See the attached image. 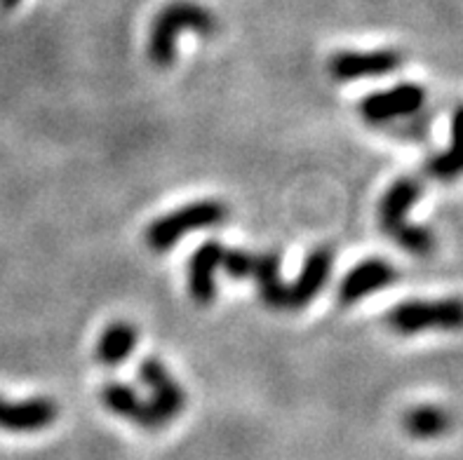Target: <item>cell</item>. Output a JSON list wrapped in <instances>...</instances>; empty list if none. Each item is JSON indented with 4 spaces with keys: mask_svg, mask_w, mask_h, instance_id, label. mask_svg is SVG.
Returning <instances> with one entry per match:
<instances>
[{
    "mask_svg": "<svg viewBox=\"0 0 463 460\" xmlns=\"http://www.w3.org/2000/svg\"><path fill=\"white\" fill-rule=\"evenodd\" d=\"M254 261H257V254H252V251L223 249L222 270L233 280H245V277H252Z\"/></svg>",
    "mask_w": 463,
    "mask_h": 460,
    "instance_id": "obj_17",
    "label": "cell"
},
{
    "mask_svg": "<svg viewBox=\"0 0 463 460\" xmlns=\"http://www.w3.org/2000/svg\"><path fill=\"white\" fill-rule=\"evenodd\" d=\"M405 430L411 437L417 439H433L445 435L449 427V416L445 408L433 407V404H423V407L410 408L405 414Z\"/></svg>",
    "mask_w": 463,
    "mask_h": 460,
    "instance_id": "obj_16",
    "label": "cell"
},
{
    "mask_svg": "<svg viewBox=\"0 0 463 460\" xmlns=\"http://www.w3.org/2000/svg\"><path fill=\"white\" fill-rule=\"evenodd\" d=\"M252 277L257 280L259 298L264 301V305L273 310L288 308V285L280 277V254L278 251L257 254Z\"/></svg>",
    "mask_w": 463,
    "mask_h": 460,
    "instance_id": "obj_15",
    "label": "cell"
},
{
    "mask_svg": "<svg viewBox=\"0 0 463 460\" xmlns=\"http://www.w3.org/2000/svg\"><path fill=\"white\" fill-rule=\"evenodd\" d=\"M402 54L395 50H367V52H358V50H344L336 52L329 59V76L339 82H353L364 80V78H379L388 76L402 66Z\"/></svg>",
    "mask_w": 463,
    "mask_h": 460,
    "instance_id": "obj_6",
    "label": "cell"
},
{
    "mask_svg": "<svg viewBox=\"0 0 463 460\" xmlns=\"http://www.w3.org/2000/svg\"><path fill=\"white\" fill-rule=\"evenodd\" d=\"M421 198V181L417 176H400L383 192L379 202V223L391 239H395L407 254L429 257L435 249V235L426 226L407 221V214Z\"/></svg>",
    "mask_w": 463,
    "mask_h": 460,
    "instance_id": "obj_2",
    "label": "cell"
},
{
    "mask_svg": "<svg viewBox=\"0 0 463 460\" xmlns=\"http://www.w3.org/2000/svg\"><path fill=\"white\" fill-rule=\"evenodd\" d=\"M191 31L210 38L219 31V17L198 0H172L156 14L148 31L146 54L156 69H170L176 61L179 33Z\"/></svg>",
    "mask_w": 463,
    "mask_h": 460,
    "instance_id": "obj_1",
    "label": "cell"
},
{
    "mask_svg": "<svg viewBox=\"0 0 463 460\" xmlns=\"http://www.w3.org/2000/svg\"><path fill=\"white\" fill-rule=\"evenodd\" d=\"M101 402L118 418L129 420V423H135L144 430H160V427L167 426V420L160 416L158 408L146 402L144 397H139L135 388L118 383V380H109L101 388Z\"/></svg>",
    "mask_w": 463,
    "mask_h": 460,
    "instance_id": "obj_8",
    "label": "cell"
},
{
    "mask_svg": "<svg viewBox=\"0 0 463 460\" xmlns=\"http://www.w3.org/2000/svg\"><path fill=\"white\" fill-rule=\"evenodd\" d=\"M137 341H139V329H137L132 322H111L99 336V341H97L94 357H97V361H99L101 367L116 369L135 352Z\"/></svg>",
    "mask_w": 463,
    "mask_h": 460,
    "instance_id": "obj_14",
    "label": "cell"
},
{
    "mask_svg": "<svg viewBox=\"0 0 463 460\" xmlns=\"http://www.w3.org/2000/svg\"><path fill=\"white\" fill-rule=\"evenodd\" d=\"M139 379L151 390V404L160 411L167 423L175 420L186 408V392L175 380L158 357H146L139 364Z\"/></svg>",
    "mask_w": 463,
    "mask_h": 460,
    "instance_id": "obj_10",
    "label": "cell"
},
{
    "mask_svg": "<svg viewBox=\"0 0 463 460\" xmlns=\"http://www.w3.org/2000/svg\"><path fill=\"white\" fill-rule=\"evenodd\" d=\"M400 277L395 266L386 258H367V261L358 263L355 268L348 270V275L339 285V304L353 305L363 301L364 296H370L374 292H382L386 286L393 285Z\"/></svg>",
    "mask_w": 463,
    "mask_h": 460,
    "instance_id": "obj_7",
    "label": "cell"
},
{
    "mask_svg": "<svg viewBox=\"0 0 463 460\" xmlns=\"http://www.w3.org/2000/svg\"><path fill=\"white\" fill-rule=\"evenodd\" d=\"M59 407L50 397H31L24 402H10L0 397V430L5 432H41L54 426Z\"/></svg>",
    "mask_w": 463,
    "mask_h": 460,
    "instance_id": "obj_11",
    "label": "cell"
},
{
    "mask_svg": "<svg viewBox=\"0 0 463 460\" xmlns=\"http://www.w3.org/2000/svg\"><path fill=\"white\" fill-rule=\"evenodd\" d=\"M426 104V89L417 82H400L391 89H382V92L367 94L360 101L358 111L363 116L364 123L370 125H388L393 120H402V117H411L419 113Z\"/></svg>",
    "mask_w": 463,
    "mask_h": 460,
    "instance_id": "obj_5",
    "label": "cell"
},
{
    "mask_svg": "<svg viewBox=\"0 0 463 460\" xmlns=\"http://www.w3.org/2000/svg\"><path fill=\"white\" fill-rule=\"evenodd\" d=\"M231 216L229 207L219 200H198V202L184 204L176 211L160 216L146 228V247L156 254H165L188 233H198L205 228L222 226Z\"/></svg>",
    "mask_w": 463,
    "mask_h": 460,
    "instance_id": "obj_3",
    "label": "cell"
},
{
    "mask_svg": "<svg viewBox=\"0 0 463 460\" xmlns=\"http://www.w3.org/2000/svg\"><path fill=\"white\" fill-rule=\"evenodd\" d=\"M423 174L433 181H457L463 176V104H458L452 113V136L449 146L433 155L423 164Z\"/></svg>",
    "mask_w": 463,
    "mask_h": 460,
    "instance_id": "obj_13",
    "label": "cell"
},
{
    "mask_svg": "<svg viewBox=\"0 0 463 460\" xmlns=\"http://www.w3.org/2000/svg\"><path fill=\"white\" fill-rule=\"evenodd\" d=\"M332 266H335V251L329 247H316L306 257L299 277L294 280V285L288 286V308L301 310L311 304L313 298L323 292V286L327 285Z\"/></svg>",
    "mask_w": 463,
    "mask_h": 460,
    "instance_id": "obj_12",
    "label": "cell"
},
{
    "mask_svg": "<svg viewBox=\"0 0 463 460\" xmlns=\"http://www.w3.org/2000/svg\"><path fill=\"white\" fill-rule=\"evenodd\" d=\"M19 3H22V0H0V10L10 12L14 10V7H19Z\"/></svg>",
    "mask_w": 463,
    "mask_h": 460,
    "instance_id": "obj_18",
    "label": "cell"
},
{
    "mask_svg": "<svg viewBox=\"0 0 463 460\" xmlns=\"http://www.w3.org/2000/svg\"><path fill=\"white\" fill-rule=\"evenodd\" d=\"M386 324L400 336H414L423 332H461L463 298L405 301L386 314Z\"/></svg>",
    "mask_w": 463,
    "mask_h": 460,
    "instance_id": "obj_4",
    "label": "cell"
},
{
    "mask_svg": "<svg viewBox=\"0 0 463 460\" xmlns=\"http://www.w3.org/2000/svg\"><path fill=\"white\" fill-rule=\"evenodd\" d=\"M223 245L219 239H207L188 258V296L198 305H212L217 298V273L222 270Z\"/></svg>",
    "mask_w": 463,
    "mask_h": 460,
    "instance_id": "obj_9",
    "label": "cell"
}]
</instances>
